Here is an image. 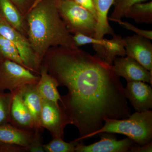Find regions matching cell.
Here are the masks:
<instances>
[{"mask_svg": "<svg viewBox=\"0 0 152 152\" xmlns=\"http://www.w3.org/2000/svg\"><path fill=\"white\" fill-rule=\"evenodd\" d=\"M59 86L68 93L61 96L60 105L77 129L79 137L100 129L104 118H127L131 115L125 88L113 66L78 48L52 47L42 64Z\"/></svg>", "mask_w": 152, "mask_h": 152, "instance_id": "6da1fadb", "label": "cell"}, {"mask_svg": "<svg viewBox=\"0 0 152 152\" xmlns=\"http://www.w3.org/2000/svg\"><path fill=\"white\" fill-rule=\"evenodd\" d=\"M25 18L28 40L41 64L52 47L78 48L61 18L56 0H39Z\"/></svg>", "mask_w": 152, "mask_h": 152, "instance_id": "7a4b0ae2", "label": "cell"}, {"mask_svg": "<svg viewBox=\"0 0 152 152\" xmlns=\"http://www.w3.org/2000/svg\"><path fill=\"white\" fill-rule=\"evenodd\" d=\"M103 126L84 139L92 137L103 133L125 135L135 143L144 145L152 141V111L136 112L127 118H104Z\"/></svg>", "mask_w": 152, "mask_h": 152, "instance_id": "3957f363", "label": "cell"}, {"mask_svg": "<svg viewBox=\"0 0 152 152\" xmlns=\"http://www.w3.org/2000/svg\"><path fill=\"white\" fill-rule=\"evenodd\" d=\"M61 18L71 34L79 33L94 37L96 19L92 13L73 0H56Z\"/></svg>", "mask_w": 152, "mask_h": 152, "instance_id": "277c9868", "label": "cell"}, {"mask_svg": "<svg viewBox=\"0 0 152 152\" xmlns=\"http://www.w3.org/2000/svg\"><path fill=\"white\" fill-rule=\"evenodd\" d=\"M40 75L10 60H0V92L15 94L28 85H37Z\"/></svg>", "mask_w": 152, "mask_h": 152, "instance_id": "5b68a950", "label": "cell"}, {"mask_svg": "<svg viewBox=\"0 0 152 152\" xmlns=\"http://www.w3.org/2000/svg\"><path fill=\"white\" fill-rule=\"evenodd\" d=\"M0 35L8 39L13 44L18 51L26 67L39 75L41 64L38 61L28 38L12 27L4 18L0 20Z\"/></svg>", "mask_w": 152, "mask_h": 152, "instance_id": "8992f818", "label": "cell"}, {"mask_svg": "<svg viewBox=\"0 0 152 152\" xmlns=\"http://www.w3.org/2000/svg\"><path fill=\"white\" fill-rule=\"evenodd\" d=\"M40 122L41 126L50 132L53 138L64 139V129L72 124L70 120L59 103L42 99Z\"/></svg>", "mask_w": 152, "mask_h": 152, "instance_id": "52a82bcc", "label": "cell"}, {"mask_svg": "<svg viewBox=\"0 0 152 152\" xmlns=\"http://www.w3.org/2000/svg\"><path fill=\"white\" fill-rule=\"evenodd\" d=\"M126 56L133 58L152 73V44L149 39L135 34L124 38Z\"/></svg>", "mask_w": 152, "mask_h": 152, "instance_id": "ba28073f", "label": "cell"}, {"mask_svg": "<svg viewBox=\"0 0 152 152\" xmlns=\"http://www.w3.org/2000/svg\"><path fill=\"white\" fill-rule=\"evenodd\" d=\"M113 67L119 77H122L127 83L142 81L152 85V73L135 60L129 56L116 58Z\"/></svg>", "mask_w": 152, "mask_h": 152, "instance_id": "9c48e42d", "label": "cell"}, {"mask_svg": "<svg viewBox=\"0 0 152 152\" xmlns=\"http://www.w3.org/2000/svg\"><path fill=\"white\" fill-rule=\"evenodd\" d=\"M99 141L86 145L82 141L75 147L76 152H127L134 145L135 142L129 138L118 140L110 134H102Z\"/></svg>", "mask_w": 152, "mask_h": 152, "instance_id": "30bf717a", "label": "cell"}, {"mask_svg": "<svg viewBox=\"0 0 152 152\" xmlns=\"http://www.w3.org/2000/svg\"><path fill=\"white\" fill-rule=\"evenodd\" d=\"M125 94L136 112L145 111L152 109V88L145 82L127 83L125 88Z\"/></svg>", "mask_w": 152, "mask_h": 152, "instance_id": "8fae6325", "label": "cell"}, {"mask_svg": "<svg viewBox=\"0 0 152 152\" xmlns=\"http://www.w3.org/2000/svg\"><path fill=\"white\" fill-rule=\"evenodd\" d=\"M10 124L21 129L35 132L32 116L18 92L13 97Z\"/></svg>", "mask_w": 152, "mask_h": 152, "instance_id": "7c38bea8", "label": "cell"}, {"mask_svg": "<svg viewBox=\"0 0 152 152\" xmlns=\"http://www.w3.org/2000/svg\"><path fill=\"white\" fill-rule=\"evenodd\" d=\"M25 105L32 116L35 131L42 132L40 117L42 108V99L37 89V85H28L18 92Z\"/></svg>", "mask_w": 152, "mask_h": 152, "instance_id": "4fadbf2b", "label": "cell"}, {"mask_svg": "<svg viewBox=\"0 0 152 152\" xmlns=\"http://www.w3.org/2000/svg\"><path fill=\"white\" fill-rule=\"evenodd\" d=\"M115 0H93L96 13V26L94 38L103 39L106 34L113 35V30L109 24L108 14Z\"/></svg>", "mask_w": 152, "mask_h": 152, "instance_id": "5bb4252c", "label": "cell"}, {"mask_svg": "<svg viewBox=\"0 0 152 152\" xmlns=\"http://www.w3.org/2000/svg\"><path fill=\"white\" fill-rule=\"evenodd\" d=\"M35 132L21 129L11 124L0 126V142L27 148L32 141Z\"/></svg>", "mask_w": 152, "mask_h": 152, "instance_id": "9a60e30c", "label": "cell"}, {"mask_svg": "<svg viewBox=\"0 0 152 152\" xmlns=\"http://www.w3.org/2000/svg\"><path fill=\"white\" fill-rule=\"evenodd\" d=\"M40 78L37 84V89L41 98L56 104L61 101V96L58 91L59 86L57 81L48 72L46 68L41 64Z\"/></svg>", "mask_w": 152, "mask_h": 152, "instance_id": "2e32d148", "label": "cell"}, {"mask_svg": "<svg viewBox=\"0 0 152 152\" xmlns=\"http://www.w3.org/2000/svg\"><path fill=\"white\" fill-rule=\"evenodd\" d=\"M0 13L10 26L27 38L26 19L10 0H0Z\"/></svg>", "mask_w": 152, "mask_h": 152, "instance_id": "e0dca14e", "label": "cell"}, {"mask_svg": "<svg viewBox=\"0 0 152 152\" xmlns=\"http://www.w3.org/2000/svg\"><path fill=\"white\" fill-rule=\"evenodd\" d=\"M95 51L98 57L112 66L117 56H126L124 38L119 35L115 34L111 39H107L105 44Z\"/></svg>", "mask_w": 152, "mask_h": 152, "instance_id": "ac0fdd59", "label": "cell"}, {"mask_svg": "<svg viewBox=\"0 0 152 152\" xmlns=\"http://www.w3.org/2000/svg\"><path fill=\"white\" fill-rule=\"evenodd\" d=\"M124 17L134 20L138 23H152V1L139 3L131 7Z\"/></svg>", "mask_w": 152, "mask_h": 152, "instance_id": "d6986e66", "label": "cell"}, {"mask_svg": "<svg viewBox=\"0 0 152 152\" xmlns=\"http://www.w3.org/2000/svg\"><path fill=\"white\" fill-rule=\"evenodd\" d=\"M14 95L10 92H0V126L10 124Z\"/></svg>", "mask_w": 152, "mask_h": 152, "instance_id": "ffe728a7", "label": "cell"}, {"mask_svg": "<svg viewBox=\"0 0 152 152\" xmlns=\"http://www.w3.org/2000/svg\"><path fill=\"white\" fill-rule=\"evenodd\" d=\"M79 142L73 140L68 143L62 139L53 138L48 143L44 144V149L47 152H74Z\"/></svg>", "mask_w": 152, "mask_h": 152, "instance_id": "44dd1931", "label": "cell"}, {"mask_svg": "<svg viewBox=\"0 0 152 152\" xmlns=\"http://www.w3.org/2000/svg\"><path fill=\"white\" fill-rule=\"evenodd\" d=\"M146 1L147 0H115L113 11L108 20H121L132 6Z\"/></svg>", "mask_w": 152, "mask_h": 152, "instance_id": "7402d4cb", "label": "cell"}, {"mask_svg": "<svg viewBox=\"0 0 152 152\" xmlns=\"http://www.w3.org/2000/svg\"><path fill=\"white\" fill-rule=\"evenodd\" d=\"M3 59L10 60L26 67L18 51L12 43L10 45L0 47V60Z\"/></svg>", "mask_w": 152, "mask_h": 152, "instance_id": "603a6c76", "label": "cell"}, {"mask_svg": "<svg viewBox=\"0 0 152 152\" xmlns=\"http://www.w3.org/2000/svg\"><path fill=\"white\" fill-rule=\"evenodd\" d=\"M110 21L118 23L127 29L132 31L133 32L135 33L136 34L145 37L150 40H151L152 39V31L141 29L136 27L130 23L123 21L121 20H112Z\"/></svg>", "mask_w": 152, "mask_h": 152, "instance_id": "cb8c5ba5", "label": "cell"}, {"mask_svg": "<svg viewBox=\"0 0 152 152\" xmlns=\"http://www.w3.org/2000/svg\"><path fill=\"white\" fill-rule=\"evenodd\" d=\"M42 132L35 131L31 143L28 147V152H44Z\"/></svg>", "mask_w": 152, "mask_h": 152, "instance_id": "d4e9b609", "label": "cell"}, {"mask_svg": "<svg viewBox=\"0 0 152 152\" xmlns=\"http://www.w3.org/2000/svg\"><path fill=\"white\" fill-rule=\"evenodd\" d=\"M24 18L31 9L30 0H10Z\"/></svg>", "mask_w": 152, "mask_h": 152, "instance_id": "484cf974", "label": "cell"}, {"mask_svg": "<svg viewBox=\"0 0 152 152\" xmlns=\"http://www.w3.org/2000/svg\"><path fill=\"white\" fill-rule=\"evenodd\" d=\"M0 152H28L26 147L0 142Z\"/></svg>", "mask_w": 152, "mask_h": 152, "instance_id": "4316f807", "label": "cell"}, {"mask_svg": "<svg viewBox=\"0 0 152 152\" xmlns=\"http://www.w3.org/2000/svg\"><path fill=\"white\" fill-rule=\"evenodd\" d=\"M77 4L87 9L96 19V13L95 10L93 0H73Z\"/></svg>", "mask_w": 152, "mask_h": 152, "instance_id": "83f0119b", "label": "cell"}, {"mask_svg": "<svg viewBox=\"0 0 152 152\" xmlns=\"http://www.w3.org/2000/svg\"><path fill=\"white\" fill-rule=\"evenodd\" d=\"M129 152H152V142L151 141L148 143L144 145L134 146L130 149Z\"/></svg>", "mask_w": 152, "mask_h": 152, "instance_id": "f1b7e54d", "label": "cell"}, {"mask_svg": "<svg viewBox=\"0 0 152 152\" xmlns=\"http://www.w3.org/2000/svg\"><path fill=\"white\" fill-rule=\"evenodd\" d=\"M3 19V18L2 16L1 15V13H0V20H2Z\"/></svg>", "mask_w": 152, "mask_h": 152, "instance_id": "f546056e", "label": "cell"}]
</instances>
